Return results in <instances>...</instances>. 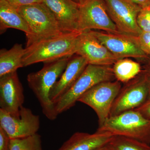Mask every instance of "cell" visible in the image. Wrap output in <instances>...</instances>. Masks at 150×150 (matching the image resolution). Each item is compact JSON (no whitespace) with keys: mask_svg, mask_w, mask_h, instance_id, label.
Masks as SVG:
<instances>
[{"mask_svg":"<svg viewBox=\"0 0 150 150\" xmlns=\"http://www.w3.org/2000/svg\"><path fill=\"white\" fill-rule=\"evenodd\" d=\"M95 150H112L108 146V145H105V146H103L101 147L98 148V149H97Z\"/></svg>","mask_w":150,"mask_h":150,"instance_id":"29","label":"cell"},{"mask_svg":"<svg viewBox=\"0 0 150 150\" xmlns=\"http://www.w3.org/2000/svg\"><path fill=\"white\" fill-rule=\"evenodd\" d=\"M76 54L85 58L88 64L96 66H112L118 60L91 30L81 32L78 38Z\"/></svg>","mask_w":150,"mask_h":150,"instance_id":"12","label":"cell"},{"mask_svg":"<svg viewBox=\"0 0 150 150\" xmlns=\"http://www.w3.org/2000/svg\"></svg>","mask_w":150,"mask_h":150,"instance_id":"32","label":"cell"},{"mask_svg":"<svg viewBox=\"0 0 150 150\" xmlns=\"http://www.w3.org/2000/svg\"><path fill=\"white\" fill-rule=\"evenodd\" d=\"M24 98L23 87L17 71L0 77V109L18 117Z\"/></svg>","mask_w":150,"mask_h":150,"instance_id":"13","label":"cell"},{"mask_svg":"<svg viewBox=\"0 0 150 150\" xmlns=\"http://www.w3.org/2000/svg\"><path fill=\"white\" fill-rule=\"evenodd\" d=\"M113 137L107 132H76L57 150H95L107 145Z\"/></svg>","mask_w":150,"mask_h":150,"instance_id":"16","label":"cell"},{"mask_svg":"<svg viewBox=\"0 0 150 150\" xmlns=\"http://www.w3.org/2000/svg\"><path fill=\"white\" fill-rule=\"evenodd\" d=\"M139 6L142 9L150 7V0H129Z\"/></svg>","mask_w":150,"mask_h":150,"instance_id":"27","label":"cell"},{"mask_svg":"<svg viewBox=\"0 0 150 150\" xmlns=\"http://www.w3.org/2000/svg\"><path fill=\"white\" fill-rule=\"evenodd\" d=\"M112 69L115 79L125 83L137 77L142 71L140 64L129 58L117 60Z\"/></svg>","mask_w":150,"mask_h":150,"instance_id":"19","label":"cell"},{"mask_svg":"<svg viewBox=\"0 0 150 150\" xmlns=\"http://www.w3.org/2000/svg\"><path fill=\"white\" fill-rule=\"evenodd\" d=\"M146 118L150 119V96L140 107L136 109Z\"/></svg>","mask_w":150,"mask_h":150,"instance_id":"26","label":"cell"},{"mask_svg":"<svg viewBox=\"0 0 150 150\" xmlns=\"http://www.w3.org/2000/svg\"><path fill=\"white\" fill-rule=\"evenodd\" d=\"M84 1V0H83V1Z\"/></svg>","mask_w":150,"mask_h":150,"instance_id":"31","label":"cell"},{"mask_svg":"<svg viewBox=\"0 0 150 150\" xmlns=\"http://www.w3.org/2000/svg\"><path fill=\"white\" fill-rule=\"evenodd\" d=\"M20 116L14 117L0 109V127L11 139H21L37 134L40 126V117L30 108L23 106Z\"/></svg>","mask_w":150,"mask_h":150,"instance_id":"11","label":"cell"},{"mask_svg":"<svg viewBox=\"0 0 150 150\" xmlns=\"http://www.w3.org/2000/svg\"><path fill=\"white\" fill-rule=\"evenodd\" d=\"M81 33H62L27 46L23 59V67L71 57L76 54L77 41Z\"/></svg>","mask_w":150,"mask_h":150,"instance_id":"1","label":"cell"},{"mask_svg":"<svg viewBox=\"0 0 150 150\" xmlns=\"http://www.w3.org/2000/svg\"><path fill=\"white\" fill-rule=\"evenodd\" d=\"M137 38L142 50L150 56V32L142 31Z\"/></svg>","mask_w":150,"mask_h":150,"instance_id":"23","label":"cell"},{"mask_svg":"<svg viewBox=\"0 0 150 150\" xmlns=\"http://www.w3.org/2000/svg\"><path fill=\"white\" fill-rule=\"evenodd\" d=\"M107 145L112 150H150V144L121 136H113Z\"/></svg>","mask_w":150,"mask_h":150,"instance_id":"20","label":"cell"},{"mask_svg":"<svg viewBox=\"0 0 150 150\" xmlns=\"http://www.w3.org/2000/svg\"><path fill=\"white\" fill-rule=\"evenodd\" d=\"M74 1L75 2L78 3V4H80L83 2V0H74Z\"/></svg>","mask_w":150,"mask_h":150,"instance_id":"30","label":"cell"},{"mask_svg":"<svg viewBox=\"0 0 150 150\" xmlns=\"http://www.w3.org/2000/svg\"><path fill=\"white\" fill-rule=\"evenodd\" d=\"M93 29L122 33L109 16L104 0H84L80 4L78 31Z\"/></svg>","mask_w":150,"mask_h":150,"instance_id":"7","label":"cell"},{"mask_svg":"<svg viewBox=\"0 0 150 150\" xmlns=\"http://www.w3.org/2000/svg\"><path fill=\"white\" fill-rule=\"evenodd\" d=\"M10 141L8 135L0 127V150H10Z\"/></svg>","mask_w":150,"mask_h":150,"instance_id":"24","label":"cell"},{"mask_svg":"<svg viewBox=\"0 0 150 150\" xmlns=\"http://www.w3.org/2000/svg\"><path fill=\"white\" fill-rule=\"evenodd\" d=\"M30 30L26 37V47L40 40L64 33L54 14L43 3L17 8Z\"/></svg>","mask_w":150,"mask_h":150,"instance_id":"4","label":"cell"},{"mask_svg":"<svg viewBox=\"0 0 150 150\" xmlns=\"http://www.w3.org/2000/svg\"><path fill=\"white\" fill-rule=\"evenodd\" d=\"M64 33L79 31L80 4L74 0H43Z\"/></svg>","mask_w":150,"mask_h":150,"instance_id":"14","label":"cell"},{"mask_svg":"<svg viewBox=\"0 0 150 150\" xmlns=\"http://www.w3.org/2000/svg\"><path fill=\"white\" fill-rule=\"evenodd\" d=\"M121 88V84L118 81L103 82L86 92L78 102L93 109L98 118V126H100L110 116L112 104Z\"/></svg>","mask_w":150,"mask_h":150,"instance_id":"6","label":"cell"},{"mask_svg":"<svg viewBox=\"0 0 150 150\" xmlns=\"http://www.w3.org/2000/svg\"><path fill=\"white\" fill-rule=\"evenodd\" d=\"M115 79L111 66L88 64L74 85L55 104L58 115L74 106L81 97L90 89L103 82Z\"/></svg>","mask_w":150,"mask_h":150,"instance_id":"5","label":"cell"},{"mask_svg":"<svg viewBox=\"0 0 150 150\" xmlns=\"http://www.w3.org/2000/svg\"><path fill=\"white\" fill-rule=\"evenodd\" d=\"M10 4L17 9L20 7L24 6L43 3V0H6Z\"/></svg>","mask_w":150,"mask_h":150,"instance_id":"25","label":"cell"},{"mask_svg":"<svg viewBox=\"0 0 150 150\" xmlns=\"http://www.w3.org/2000/svg\"><path fill=\"white\" fill-rule=\"evenodd\" d=\"M107 132L113 136H121L150 144V119L139 111H125L110 116L97 131Z\"/></svg>","mask_w":150,"mask_h":150,"instance_id":"3","label":"cell"},{"mask_svg":"<svg viewBox=\"0 0 150 150\" xmlns=\"http://www.w3.org/2000/svg\"><path fill=\"white\" fill-rule=\"evenodd\" d=\"M104 1L109 16L120 32L138 37L142 31L137 23L142 8L129 0Z\"/></svg>","mask_w":150,"mask_h":150,"instance_id":"9","label":"cell"},{"mask_svg":"<svg viewBox=\"0 0 150 150\" xmlns=\"http://www.w3.org/2000/svg\"><path fill=\"white\" fill-rule=\"evenodd\" d=\"M9 28L24 33L26 37L30 34L29 27L17 10L6 1L0 0V33H4Z\"/></svg>","mask_w":150,"mask_h":150,"instance_id":"17","label":"cell"},{"mask_svg":"<svg viewBox=\"0 0 150 150\" xmlns=\"http://www.w3.org/2000/svg\"><path fill=\"white\" fill-rule=\"evenodd\" d=\"M10 150H43L39 134L21 139H11Z\"/></svg>","mask_w":150,"mask_h":150,"instance_id":"21","label":"cell"},{"mask_svg":"<svg viewBox=\"0 0 150 150\" xmlns=\"http://www.w3.org/2000/svg\"><path fill=\"white\" fill-rule=\"evenodd\" d=\"M150 96V87L142 71L121 88L112 104L110 116L137 109L147 100Z\"/></svg>","mask_w":150,"mask_h":150,"instance_id":"8","label":"cell"},{"mask_svg":"<svg viewBox=\"0 0 150 150\" xmlns=\"http://www.w3.org/2000/svg\"><path fill=\"white\" fill-rule=\"evenodd\" d=\"M92 32L118 60L124 58L146 59L148 56L142 50L138 38L123 33Z\"/></svg>","mask_w":150,"mask_h":150,"instance_id":"10","label":"cell"},{"mask_svg":"<svg viewBox=\"0 0 150 150\" xmlns=\"http://www.w3.org/2000/svg\"><path fill=\"white\" fill-rule=\"evenodd\" d=\"M146 81L147 82L150 88V64L146 67L144 71H142Z\"/></svg>","mask_w":150,"mask_h":150,"instance_id":"28","label":"cell"},{"mask_svg":"<svg viewBox=\"0 0 150 150\" xmlns=\"http://www.w3.org/2000/svg\"><path fill=\"white\" fill-rule=\"evenodd\" d=\"M70 58L44 63L41 69L30 73L27 76L30 88L40 103L43 114L51 121L56 120L59 115L56 112L55 104L50 99V92L64 71Z\"/></svg>","mask_w":150,"mask_h":150,"instance_id":"2","label":"cell"},{"mask_svg":"<svg viewBox=\"0 0 150 150\" xmlns=\"http://www.w3.org/2000/svg\"><path fill=\"white\" fill-rule=\"evenodd\" d=\"M83 57L70 58L66 69L54 85L50 94V99L54 104L74 85L88 65Z\"/></svg>","mask_w":150,"mask_h":150,"instance_id":"15","label":"cell"},{"mask_svg":"<svg viewBox=\"0 0 150 150\" xmlns=\"http://www.w3.org/2000/svg\"><path fill=\"white\" fill-rule=\"evenodd\" d=\"M137 23L142 31L150 32V7L142 9L137 16Z\"/></svg>","mask_w":150,"mask_h":150,"instance_id":"22","label":"cell"},{"mask_svg":"<svg viewBox=\"0 0 150 150\" xmlns=\"http://www.w3.org/2000/svg\"><path fill=\"white\" fill-rule=\"evenodd\" d=\"M25 48L22 45L16 43L9 50H0V77L23 67V59Z\"/></svg>","mask_w":150,"mask_h":150,"instance_id":"18","label":"cell"}]
</instances>
